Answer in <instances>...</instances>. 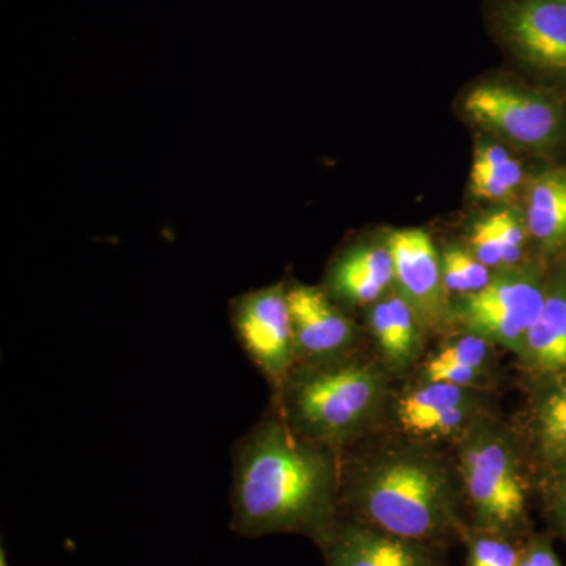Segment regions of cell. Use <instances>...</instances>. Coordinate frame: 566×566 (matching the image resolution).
I'll use <instances>...</instances> for the list:
<instances>
[{
	"label": "cell",
	"instance_id": "obj_1",
	"mask_svg": "<svg viewBox=\"0 0 566 566\" xmlns=\"http://www.w3.org/2000/svg\"><path fill=\"white\" fill-rule=\"evenodd\" d=\"M340 452L297 434L273 408L234 450L230 527L318 546L340 516Z\"/></svg>",
	"mask_w": 566,
	"mask_h": 566
},
{
	"label": "cell",
	"instance_id": "obj_2",
	"mask_svg": "<svg viewBox=\"0 0 566 566\" xmlns=\"http://www.w3.org/2000/svg\"><path fill=\"white\" fill-rule=\"evenodd\" d=\"M340 515L450 547L465 520L452 449L376 433L342 453Z\"/></svg>",
	"mask_w": 566,
	"mask_h": 566
},
{
	"label": "cell",
	"instance_id": "obj_3",
	"mask_svg": "<svg viewBox=\"0 0 566 566\" xmlns=\"http://www.w3.org/2000/svg\"><path fill=\"white\" fill-rule=\"evenodd\" d=\"M395 381L368 352L296 364L273 408L292 430L337 452L379 433Z\"/></svg>",
	"mask_w": 566,
	"mask_h": 566
},
{
	"label": "cell",
	"instance_id": "obj_4",
	"mask_svg": "<svg viewBox=\"0 0 566 566\" xmlns=\"http://www.w3.org/2000/svg\"><path fill=\"white\" fill-rule=\"evenodd\" d=\"M452 452L468 526L524 542L534 532L538 472L509 416L483 417Z\"/></svg>",
	"mask_w": 566,
	"mask_h": 566
},
{
	"label": "cell",
	"instance_id": "obj_5",
	"mask_svg": "<svg viewBox=\"0 0 566 566\" xmlns=\"http://www.w3.org/2000/svg\"><path fill=\"white\" fill-rule=\"evenodd\" d=\"M543 264L532 262L495 271L485 289L450 303V329L468 331L520 357L546 301Z\"/></svg>",
	"mask_w": 566,
	"mask_h": 566
},
{
	"label": "cell",
	"instance_id": "obj_6",
	"mask_svg": "<svg viewBox=\"0 0 566 566\" xmlns=\"http://www.w3.org/2000/svg\"><path fill=\"white\" fill-rule=\"evenodd\" d=\"M499 409V395L406 378L392 387L379 433L452 449Z\"/></svg>",
	"mask_w": 566,
	"mask_h": 566
},
{
	"label": "cell",
	"instance_id": "obj_7",
	"mask_svg": "<svg viewBox=\"0 0 566 566\" xmlns=\"http://www.w3.org/2000/svg\"><path fill=\"white\" fill-rule=\"evenodd\" d=\"M497 43L524 69L566 84V0H486Z\"/></svg>",
	"mask_w": 566,
	"mask_h": 566
},
{
	"label": "cell",
	"instance_id": "obj_8",
	"mask_svg": "<svg viewBox=\"0 0 566 566\" xmlns=\"http://www.w3.org/2000/svg\"><path fill=\"white\" fill-rule=\"evenodd\" d=\"M464 111L499 140L527 150L551 147L562 132V114L556 103L506 82L476 85L465 96Z\"/></svg>",
	"mask_w": 566,
	"mask_h": 566
},
{
	"label": "cell",
	"instance_id": "obj_9",
	"mask_svg": "<svg viewBox=\"0 0 566 566\" xmlns=\"http://www.w3.org/2000/svg\"><path fill=\"white\" fill-rule=\"evenodd\" d=\"M230 319L241 348L277 394L296 364L286 282L234 297Z\"/></svg>",
	"mask_w": 566,
	"mask_h": 566
},
{
	"label": "cell",
	"instance_id": "obj_10",
	"mask_svg": "<svg viewBox=\"0 0 566 566\" xmlns=\"http://www.w3.org/2000/svg\"><path fill=\"white\" fill-rule=\"evenodd\" d=\"M286 301L296 364L327 363L367 346L363 326L322 285L286 282Z\"/></svg>",
	"mask_w": 566,
	"mask_h": 566
},
{
	"label": "cell",
	"instance_id": "obj_11",
	"mask_svg": "<svg viewBox=\"0 0 566 566\" xmlns=\"http://www.w3.org/2000/svg\"><path fill=\"white\" fill-rule=\"evenodd\" d=\"M394 262V286L415 308L433 337L450 331V300L442 282L441 252L422 229L397 230L387 237Z\"/></svg>",
	"mask_w": 566,
	"mask_h": 566
},
{
	"label": "cell",
	"instance_id": "obj_12",
	"mask_svg": "<svg viewBox=\"0 0 566 566\" xmlns=\"http://www.w3.org/2000/svg\"><path fill=\"white\" fill-rule=\"evenodd\" d=\"M324 566H452L449 547L340 515L318 545Z\"/></svg>",
	"mask_w": 566,
	"mask_h": 566
},
{
	"label": "cell",
	"instance_id": "obj_13",
	"mask_svg": "<svg viewBox=\"0 0 566 566\" xmlns=\"http://www.w3.org/2000/svg\"><path fill=\"white\" fill-rule=\"evenodd\" d=\"M434 340L438 344L428 348L408 378L499 395L506 378L501 346L461 329H450Z\"/></svg>",
	"mask_w": 566,
	"mask_h": 566
},
{
	"label": "cell",
	"instance_id": "obj_14",
	"mask_svg": "<svg viewBox=\"0 0 566 566\" xmlns=\"http://www.w3.org/2000/svg\"><path fill=\"white\" fill-rule=\"evenodd\" d=\"M365 311V345L395 382L412 375L433 340L411 304L389 290Z\"/></svg>",
	"mask_w": 566,
	"mask_h": 566
},
{
	"label": "cell",
	"instance_id": "obj_15",
	"mask_svg": "<svg viewBox=\"0 0 566 566\" xmlns=\"http://www.w3.org/2000/svg\"><path fill=\"white\" fill-rule=\"evenodd\" d=\"M521 385L523 401L509 420L539 476L566 455V371Z\"/></svg>",
	"mask_w": 566,
	"mask_h": 566
},
{
	"label": "cell",
	"instance_id": "obj_16",
	"mask_svg": "<svg viewBox=\"0 0 566 566\" xmlns=\"http://www.w3.org/2000/svg\"><path fill=\"white\" fill-rule=\"evenodd\" d=\"M323 289L345 308H367L394 286L389 241L367 240L348 245L334 256L324 274Z\"/></svg>",
	"mask_w": 566,
	"mask_h": 566
},
{
	"label": "cell",
	"instance_id": "obj_17",
	"mask_svg": "<svg viewBox=\"0 0 566 566\" xmlns=\"http://www.w3.org/2000/svg\"><path fill=\"white\" fill-rule=\"evenodd\" d=\"M513 365L521 381L566 371V271L547 279L542 314Z\"/></svg>",
	"mask_w": 566,
	"mask_h": 566
},
{
	"label": "cell",
	"instance_id": "obj_18",
	"mask_svg": "<svg viewBox=\"0 0 566 566\" xmlns=\"http://www.w3.org/2000/svg\"><path fill=\"white\" fill-rule=\"evenodd\" d=\"M526 221L532 240L546 249L566 241V172H546L532 181Z\"/></svg>",
	"mask_w": 566,
	"mask_h": 566
},
{
	"label": "cell",
	"instance_id": "obj_19",
	"mask_svg": "<svg viewBox=\"0 0 566 566\" xmlns=\"http://www.w3.org/2000/svg\"><path fill=\"white\" fill-rule=\"evenodd\" d=\"M523 178V166L504 145L485 142L476 147L469 186L476 199L494 202L510 199L520 189Z\"/></svg>",
	"mask_w": 566,
	"mask_h": 566
},
{
	"label": "cell",
	"instance_id": "obj_20",
	"mask_svg": "<svg viewBox=\"0 0 566 566\" xmlns=\"http://www.w3.org/2000/svg\"><path fill=\"white\" fill-rule=\"evenodd\" d=\"M439 252L442 282L450 303L458 297L479 293L493 279L495 271L479 262L464 245L449 244Z\"/></svg>",
	"mask_w": 566,
	"mask_h": 566
},
{
	"label": "cell",
	"instance_id": "obj_21",
	"mask_svg": "<svg viewBox=\"0 0 566 566\" xmlns=\"http://www.w3.org/2000/svg\"><path fill=\"white\" fill-rule=\"evenodd\" d=\"M524 542L468 526L460 538L465 553L463 566H520Z\"/></svg>",
	"mask_w": 566,
	"mask_h": 566
},
{
	"label": "cell",
	"instance_id": "obj_22",
	"mask_svg": "<svg viewBox=\"0 0 566 566\" xmlns=\"http://www.w3.org/2000/svg\"><path fill=\"white\" fill-rule=\"evenodd\" d=\"M490 221L501 244L504 270L527 263V245L532 237L528 232L526 214H521V211L515 208H505L491 214Z\"/></svg>",
	"mask_w": 566,
	"mask_h": 566
},
{
	"label": "cell",
	"instance_id": "obj_23",
	"mask_svg": "<svg viewBox=\"0 0 566 566\" xmlns=\"http://www.w3.org/2000/svg\"><path fill=\"white\" fill-rule=\"evenodd\" d=\"M465 249L475 256L479 262L485 264L493 271L504 270V256H502L501 244L490 216L482 221H476L465 237Z\"/></svg>",
	"mask_w": 566,
	"mask_h": 566
},
{
	"label": "cell",
	"instance_id": "obj_24",
	"mask_svg": "<svg viewBox=\"0 0 566 566\" xmlns=\"http://www.w3.org/2000/svg\"><path fill=\"white\" fill-rule=\"evenodd\" d=\"M536 501L551 531L566 539V482L538 480Z\"/></svg>",
	"mask_w": 566,
	"mask_h": 566
},
{
	"label": "cell",
	"instance_id": "obj_25",
	"mask_svg": "<svg viewBox=\"0 0 566 566\" xmlns=\"http://www.w3.org/2000/svg\"><path fill=\"white\" fill-rule=\"evenodd\" d=\"M520 566H564L558 560L549 534L532 532L523 546Z\"/></svg>",
	"mask_w": 566,
	"mask_h": 566
},
{
	"label": "cell",
	"instance_id": "obj_26",
	"mask_svg": "<svg viewBox=\"0 0 566 566\" xmlns=\"http://www.w3.org/2000/svg\"><path fill=\"white\" fill-rule=\"evenodd\" d=\"M543 479L560 480V482H566V455L560 458L553 468L547 469L545 474L538 476V480Z\"/></svg>",
	"mask_w": 566,
	"mask_h": 566
},
{
	"label": "cell",
	"instance_id": "obj_27",
	"mask_svg": "<svg viewBox=\"0 0 566 566\" xmlns=\"http://www.w3.org/2000/svg\"><path fill=\"white\" fill-rule=\"evenodd\" d=\"M0 566H10L7 562L6 551H0Z\"/></svg>",
	"mask_w": 566,
	"mask_h": 566
}]
</instances>
